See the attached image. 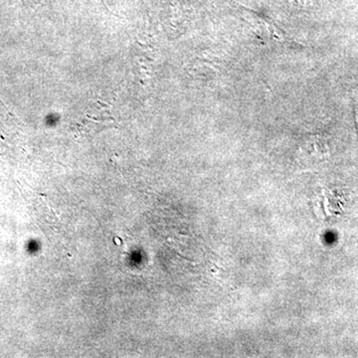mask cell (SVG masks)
<instances>
[{"label": "cell", "mask_w": 358, "mask_h": 358, "mask_svg": "<svg viewBox=\"0 0 358 358\" xmlns=\"http://www.w3.org/2000/svg\"><path fill=\"white\" fill-rule=\"evenodd\" d=\"M355 119H357V131H358V110H357V114H355Z\"/></svg>", "instance_id": "cell-1"}]
</instances>
